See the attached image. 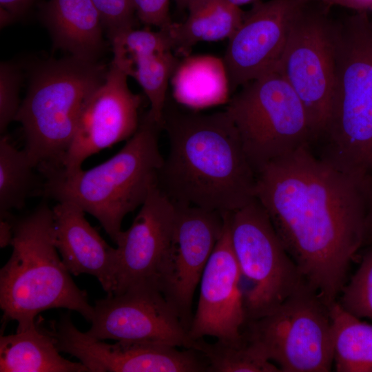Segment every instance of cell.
<instances>
[{"label": "cell", "instance_id": "13", "mask_svg": "<svg viewBox=\"0 0 372 372\" xmlns=\"http://www.w3.org/2000/svg\"><path fill=\"white\" fill-rule=\"evenodd\" d=\"M175 205V225L157 287L189 331L194 294L222 234L225 219L218 211Z\"/></svg>", "mask_w": 372, "mask_h": 372}, {"label": "cell", "instance_id": "34", "mask_svg": "<svg viewBox=\"0 0 372 372\" xmlns=\"http://www.w3.org/2000/svg\"><path fill=\"white\" fill-rule=\"evenodd\" d=\"M363 246L372 247V183L366 214Z\"/></svg>", "mask_w": 372, "mask_h": 372}, {"label": "cell", "instance_id": "30", "mask_svg": "<svg viewBox=\"0 0 372 372\" xmlns=\"http://www.w3.org/2000/svg\"><path fill=\"white\" fill-rule=\"evenodd\" d=\"M139 19L145 25L165 29L172 21L169 14V0H133Z\"/></svg>", "mask_w": 372, "mask_h": 372}, {"label": "cell", "instance_id": "1", "mask_svg": "<svg viewBox=\"0 0 372 372\" xmlns=\"http://www.w3.org/2000/svg\"><path fill=\"white\" fill-rule=\"evenodd\" d=\"M372 176L342 172L310 147L256 174V198L307 284L330 307L363 247Z\"/></svg>", "mask_w": 372, "mask_h": 372}, {"label": "cell", "instance_id": "10", "mask_svg": "<svg viewBox=\"0 0 372 372\" xmlns=\"http://www.w3.org/2000/svg\"><path fill=\"white\" fill-rule=\"evenodd\" d=\"M307 3L293 23L275 69L304 105L314 134L313 145L326 126L333 93V21L324 12L309 9Z\"/></svg>", "mask_w": 372, "mask_h": 372}, {"label": "cell", "instance_id": "28", "mask_svg": "<svg viewBox=\"0 0 372 372\" xmlns=\"http://www.w3.org/2000/svg\"><path fill=\"white\" fill-rule=\"evenodd\" d=\"M19 70L10 63L0 65V131L3 134L10 123L14 121L21 103Z\"/></svg>", "mask_w": 372, "mask_h": 372}, {"label": "cell", "instance_id": "31", "mask_svg": "<svg viewBox=\"0 0 372 372\" xmlns=\"http://www.w3.org/2000/svg\"><path fill=\"white\" fill-rule=\"evenodd\" d=\"M31 0H0L1 25L8 22L11 17L21 14L29 5Z\"/></svg>", "mask_w": 372, "mask_h": 372}, {"label": "cell", "instance_id": "7", "mask_svg": "<svg viewBox=\"0 0 372 372\" xmlns=\"http://www.w3.org/2000/svg\"><path fill=\"white\" fill-rule=\"evenodd\" d=\"M240 87L225 110L256 174L274 160L312 146L315 137L306 109L276 69Z\"/></svg>", "mask_w": 372, "mask_h": 372}, {"label": "cell", "instance_id": "37", "mask_svg": "<svg viewBox=\"0 0 372 372\" xmlns=\"http://www.w3.org/2000/svg\"><path fill=\"white\" fill-rule=\"evenodd\" d=\"M304 2L309 3L311 1H320L327 4L329 0H302Z\"/></svg>", "mask_w": 372, "mask_h": 372}, {"label": "cell", "instance_id": "17", "mask_svg": "<svg viewBox=\"0 0 372 372\" xmlns=\"http://www.w3.org/2000/svg\"><path fill=\"white\" fill-rule=\"evenodd\" d=\"M176 214V205L154 185L131 226L122 231L116 244L115 285L112 295L137 285L158 288Z\"/></svg>", "mask_w": 372, "mask_h": 372}, {"label": "cell", "instance_id": "6", "mask_svg": "<svg viewBox=\"0 0 372 372\" xmlns=\"http://www.w3.org/2000/svg\"><path fill=\"white\" fill-rule=\"evenodd\" d=\"M107 70L72 56L35 70L14 121L21 124L23 150L39 172L63 166L82 107Z\"/></svg>", "mask_w": 372, "mask_h": 372}, {"label": "cell", "instance_id": "33", "mask_svg": "<svg viewBox=\"0 0 372 372\" xmlns=\"http://www.w3.org/2000/svg\"><path fill=\"white\" fill-rule=\"evenodd\" d=\"M9 215L0 218V247L5 248L11 245L13 238L12 225Z\"/></svg>", "mask_w": 372, "mask_h": 372}, {"label": "cell", "instance_id": "20", "mask_svg": "<svg viewBox=\"0 0 372 372\" xmlns=\"http://www.w3.org/2000/svg\"><path fill=\"white\" fill-rule=\"evenodd\" d=\"M45 21L55 48L96 61L104 48L103 27L92 0H50Z\"/></svg>", "mask_w": 372, "mask_h": 372}, {"label": "cell", "instance_id": "29", "mask_svg": "<svg viewBox=\"0 0 372 372\" xmlns=\"http://www.w3.org/2000/svg\"><path fill=\"white\" fill-rule=\"evenodd\" d=\"M109 39L133 29L136 8L133 0H92Z\"/></svg>", "mask_w": 372, "mask_h": 372}, {"label": "cell", "instance_id": "16", "mask_svg": "<svg viewBox=\"0 0 372 372\" xmlns=\"http://www.w3.org/2000/svg\"><path fill=\"white\" fill-rule=\"evenodd\" d=\"M227 214H223L222 234L200 280L198 306L188 331L194 341L210 336L239 342L247 322L242 276L231 243Z\"/></svg>", "mask_w": 372, "mask_h": 372}, {"label": "cell", "instance_id": "8", "mask_svg": "<svg viewBox=\"0 0 372 372\" xmlns=\"http://www.w3.org/2000/svg\"><path fill=\"white\" fill-rule=\"evenodd\" d=\"M242 336L281 371L331 370L329 306L307 284L267 314L247 321Z\"/></svg>", "mask_w": 372, "mask_h": 372}, {"label": "cell", "instance_id": "12", "mask_svg": "<svg viewBox=\"0 0 372 372\" xmlns=\"http://www.w3.org/2000/svg\"><path fill=\"white\" fill-rule=\"evenodd\" d=\"M50 325L57 349L78 358L89 372H207L205 359L194 349L122 340L108 344L80 331L69 313Z\"/></svg>", "mask_w": 372, "mask_h": 372}, {"label": "cell", "instance_id": "24", "mask_svg": "<svg viewBox=\"0 0 372 372\" xmlns=\"http://www.w3.org/2000/svg\"><path fill=\"white\" fill-rule=\"evenodd\" d=\"M329 310L336 371L372 372V324L350 313L338 301Z\"/></svg>", "mask_w": 372, "mask_h": 372}, {"label": "cell", "instance_id": "32", "mask_svg": "<svg viewBox=\"0 0 372 372\" xmlns=\"http://www.w3.org/2000/svg\"><path fill=\"white\" fill-rule=\"evenodd\" d=\"M328 5H338L354 12L372 14V0H329Z\"/></svg>", "mask_w": 372, "mask_h": 372}, {"label": "cell", "instance_id": "3", "mask_svg": "<svg viewBox=\"0 0 372 372\" xmlns=\"http://www.w3.org/2000/svg\"><path fill=\"white\" fill-rule=\"evenodd\" d=\"M335 81L326 126L311 147L346 174L372 176V14L333 21Z\"/></svg>", "mask_w": 372, "mask_h": 372}, {"label": "cell", "instance_id": "19", "mask_svg": "<svg viewBox=\"0 0 372 372\" xmlns=\"http://www.w3.org/2000/svg\"><path fill=\"white\" fill-rule=\"evenodd\" d=\"M54 244L71 274L94 276L107 295L115 285L116 248L100 236L85 217V211L68 202L52 207Z\"/></svg>", "mask_w": 372, "mask_h": 372}, {"label": "cell", "instance_id": "21", "mask_svg": "<svg viewBox=\"0 0 372 372\" xmlns=\"http://www.w3.org/2000/svg\"><path fill=\"white\" fill-rule=\"evenodd\" d=\"M49 329L41 321L0 337L1 372H89L81 362L63 358Z\"/></svg>", "mask_w": 372, "mask_h": 372}, {"label": "cell", "instance_id": "26", "mask_svg": "<svg viewBox=\"0 0 372 372\" xmlns=\"http://www.w3.org/2000/svg\"><path fill=\"white\" fill-rule=\"evenodd\" d=\"M192 349L205 358L207 372L281 371L242 336L237 342L217 340L214 343H208L203 338L194 340Z\"/></svg>", "mask_w": 372, "mask_h": 372}, {"label": "cell", "instance_id": "25", "mask_svg": "<svg viewBox=\"0 0 372 372\" xmlns=\"http://www.w3.org/2000/svg\"><path fill=\"white\" fill-rule=\"evenodd\" d=\"M43 178L23 149L6 136L0 139V218L21 209L27 200L39 196Z\"/></svg>", "mask_w": 372, "mask_h": 372}, {"label": "cell", "instance_id": "9", "mask_svg": "<svg viewBox=\"0 0 372 372\" xmlns=\"http://www.w3.org/2000/svg\"><path fill=\"white\" fill-rule=\"evenodd\" d=\"M227 217L242 279L249 284L244 291L247 322L267 314L307 282L256 198Z\"/></svg>", "mask_w": 372, "mask_h": 372}, {"label": "cell", "instance_id": "15", "mask_svg": "<svg viewBox=\"0 0 372 372\" xmlns=\"http://www.w3.org/2000/svg\"><path fill=\"white\" fill-rule=\"evenodd\" d=\"M127 77L112 62L103 83L85 100L63 159L65 171L81 169L88 157L128 140L137 131L141 98L130 90Z\"/></svg>", "mask_w": 372, "mask_h": 372}, {"label": "cell", "instance_id": "4", "mask_svg": "<svg viewBox=\"0 0 372 372\" xmlns=\"http://www.w3.org/2000/svg\"><path fill=\"white\" fill-rule=\"evenodd\" d=\"M161 125L146 114L135 134L106 161L89 169L63 167L39 172L43 184L39 196L68 202L96 218L116 244L125 216L141 207L164 158L158 144Z\"/></svg>", "mask_w": 372, "mask_h": 372}, {"label": "cell", "instance_id": "5", "mask_svg": "<svg viewBox=\"0 0 372 372\" xmlns=\"http://www.w3.org/2000/svg\"><path fill=\"white\" fill-rule=\"evenodd\" d=\"M9 217L12 252L0 270L3 322L16 321L17 331H23L35 324L40 312L60 308L75 311L91 322L94 307L58 254L52 208L42 203L25 216Z\"/></svg>", "mask_w": 372, "mask_h": 372}, {"label": "cell", "instance_id": "2", "mask_svg": "<svg viewBox=\"0 0 372 372\" xmlns=\"http://www.w3.org/2000/svg\"><path fill=\"white\" fill-rule=\"evenodd\" d=\"M162 130L169 146L156 185L174 204L225 214L256 198V173L225 110H185L167 99Z\"/></svg>", "mask_w": 372, "mask_h": 372}, {"label": "cell", "instance_id": "22", "mask_svg": "<svg viewBox=\"0 0 372 372\" xmlns=\"http://www.w3.org/2000/svg\"><path fill=\"white\" fill-rule=\"evenodd\" d=\"M187 19L172 23L165 30L173 51L186 54L195 44L229 39L240 25L245 15L228 0H190Z\"/></svg>", "mask_w": 372, "mask_h": 372}, {"label": "cell", "instance_id": "35", "mask_svg": "<svg viewBox=\"0 0 372 372\" xmlns=\"http://www.w3.org/2000/svg\"><path fill=\"white\" fill-rule=\"evenodd\" d=\"M236 6H241L251 2H254L256 0H228Z\"/></svg>", "mask_w": 372, "mask_h": 372}, {"label": "cell", "instance_id": "27", "mask_svg": "<svg viewBox=\"0 0 372 372\" xmlns=\"http://www.w3.org/2000/svg\"><path fill=\"white\" fill-rule=\"evenodd\" d=\"M369 248L350 281L343 287L338 303L350 313L372 320V247Z\"/></svg>", "mask_w": 372, "mask_h": 372}, {"label": "cell", "instance_id": "18", "mask_svg": "<svg viewBox=\"0 0 372 372\" xmlns=\"http://www.w3.org/2000/svg\"><path fill=\"white\" fill-rule=\"evenodd\" d=\"M110 40L112 62L141 86L150 104L147 114L162 127L169 80L180 63L166 31L133 28Z\"/></svg>", "mask_w": 372, "mask_h": 372}, {"label": "cell", "instance_id": "23", "mask_svg": "<svg viewBox=\"0 0 372 372\" xmlns=\"http://www.w3.org/2000/svg\"><path fill=\"white\" fill-rule=\"evenodd\" d=\"M173 95L192 109L227 103L231 94L223 59L198 55L180 61L172 78Z\"/></svg>", "mask_w": 372, "mask_h": 372}, {"label": "cell", "instance_id": "11", "mask_svg": "<svg viewBox=\"0 0 372 372\" xmlns=\"http://www.w3.org/2000/svg\"><path fill=\"white\" fill-rule=\"evenodd\" d=\"M89 335L99 340L192 349L194 341L173 304L155 286L137 285L96 301Z\"/></svg>", "mask_w": 372, "mask_h": 372}, {"label": "cell", "instance_id": "36", "mask_svg": "<svg viewBox=\"0 0 372 372\" xmlns=\"http://www.w3.org/2000/svg\"><path fill=\"white\" fill-rule=\"evenodd\" d=\"M190 0H176L177 4L180 6L181 8H186L188 2Z\"/></svg>", "mask_w": 372, "mask_h": 372}, {"label": "cell", "instance_id": "14", "mask_svg": "<svg viewBox=\"0 0 372 372\" xmlns=\"http://www.w3.org/2000/svg\"><path fill=\"white\" fill-rule=\"evenodd\" d=\"M228 39L223 61L231 94L273 70L286 46L291 28L307 2L256 0Z\"/></svg>", "mask_w": 372, "mask_h": 372}]
</instances>
